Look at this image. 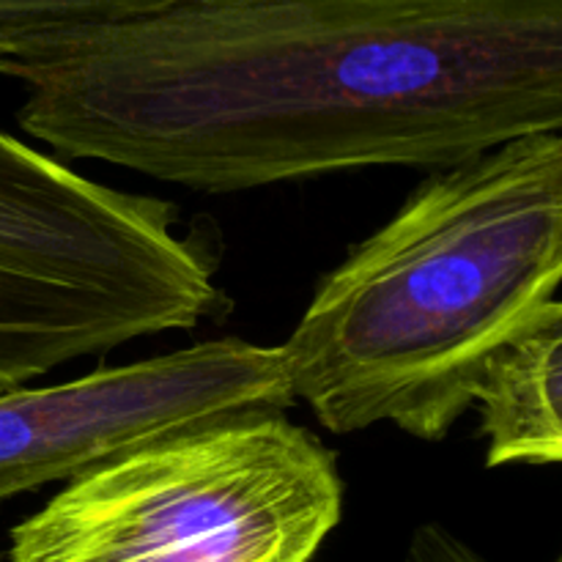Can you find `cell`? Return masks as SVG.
Listing matches in <instances>:
<instances>
[{
    "label": "cell",
    "instance_id": "cell-1",
    "mask_svg": "<svg viewBox=\"0 0 562 562\" xmlns=\"http://www.w3.org/2000/svg\"><path fill=\"white\" fill-rule=\"evenodd\" d=\"M22 130L228 195L562 126V0H170L16 71Z\"/></svg>",
    "mask_w": 562,
    "mask_h": 562
},
{
    "label": "cell",
    "instance_id": "cell-2",
    "mask_svg": "<svg viewBox=\"0 0 562 562\" xmlns=\"http://www.w3.org/2000/svg\"><path fill=\"white\" fill-rule=\"evenodd\" d=\"M560 283L562 137L541 132L437 170L318 283L278 346L291 393L333 434L442 442Z\"/></svg>",
    "mask_w": 562,
    "mask_h": 562
},
{
    "label": "cell",
    "instance_id": "cell-3",
    "mask_svg": "<svg viewBox=\"0 0 562 562\" xmlns=\"http://www.w3.org/2000/svg\"><path fill=\"white\" fill-rule=\"evenodd\" d=\"M344 494L311 428L250 415L71 477L11 530L3 562H313Z\"/></svg>",
    "mask_w": 562,
    "mask_h": 562
},
{
    "label": "cell",
    "instance_id": "cell-4",
    "mask_svg": "<svg viewBox=\"0 0 562 562\" xmlns=\"http://www.w3.org/2000/svg\"><path fill=\"white\" fill-rule=\"evenodd\" d=\"M176 214L0 130V393L223 311L217 263Z\"/></svg>",
    "mask_w": 562,
    "mask_h": 562
},
{
    "label": "cell",
    "instance_id": "cell-5",
    "mask_svg": "<svg viewBox=\"0 0 562 562\" xmlns=\"http://www.w3.org/2000/svg\"><path fill=\"white\" fill-rule=\"evenodd\" d=\"M296 401L278 346L214 338L38 390L0 393V503L217 423Z\"/></svg>",
    "mask_w": 562,
    "mask_h": 562
},
{
    "label": "cell",
    "instance_id": "cell-6",
    "mask_svg": "<svg viewBox=\"0 0 562 562\" xmlns=\"http://www.w3.org/2000/svg\"><path fill=\"white\" fill-rule=\"evenodd\" d=\"M486 467L562 459V311L503 346L475 390Z\"/></svg>",
    "mask_w": 562,
    "mask_h": 562
},
{
    "label": "cell",
    "instance_id": "cell-7",
    "mask_svg": "<svg viewBox=\"0 0 562 562\" xmlns=\"http://www.w3.org/2000/svg\"><path fill=\"white\" fill-rule=\"evenodd\" d=\"M165 3L170 0H0V77L14 80L55 44Z\"/></svg>",
    "mask_w": 562,
    "mask_h": 562
},
{
    "label": "cell",
    "instance_id": "cell-8",
    "mask_svg": "<svg viewBox=\"0 0 562 562\" xmlns=\"http://www.w3.org/2000/svg\"><path fill=\"white\" fill-rule=\"evenodd\" d=\"M404 562H492L486 554L456 536L439 521H426L417 527L406 547Z\"/></svg>",
    "mask_w": 562,
    "mask_h": 562
},
{
    "label": "cell",
    "instance_id": "cell-9",
    "mask_svg": "<svg viewBox=\"0 0 562 562\" xmlns=\"http://www.w3.org/2000/svg\"><path fill=\"white\" fill-rule=\"evenodd\" d=\"M0 562H3V554H0Z\"/></svg>",
    "mask_w": 562,
    "mask_h": 562
}]
</instances>
